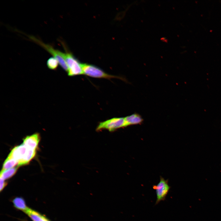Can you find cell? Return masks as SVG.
Instances as JSON below:
<instances>
[{"mask_svg":"<svg viewBox=\"0 0 221 221\" xmlns=\"http://www.w3.org/2000/svg\"><path fill=\"white\" fill-rule=\"evenodd\" d=\"M14 207L17 209L25 212L29 208L26 205L24 200L21 197H16L12 200Z\"/></svg>","mask_w":221,"mask_h":221,"instance_id":"cell-10","label":"cell"},{"mask_svg":"<svg viewBox=\"0 0 221 221\" xmlns=\"http://www.w3.org/2000/svg\"><path fill=\"white\" fill-rule=\"evenodd\" d=\"M126 126L124 118H114L100 122L97 126L96 130L99 131L105 129L112 132Z\"/></svg>","mask_w":221,"mask_h":221,"instance_id":"cell-4","label":"cell"},{"mask_svg":"<svg viewBox=\"0 0 221 221\" xmlns=\"http://www.w3.org/2000/svg\"><path fill=\"white\" fill-rule=\"evenodd\" d=\"M30 40L35 42L46 50L58 61L59 64L65 71L68 72V68L64 58V53L55 49L51 45L46 44L41 41L33 36H29Z\"/></svg>","mask_w":221,"mask_h":221,"instance_id":"cell-2","label":"cell"},{"mask_svg":"<svg viewBox=\"0 0 221 221\" xmlns=\"http://www.w3.org/2000/svg\"><path fill=\"white\" fill-rule=\"evenodd\" d=\"M58 62L57 60L54 57L49 58L47 62V65L50 69L56 70L58 66Z\"/></svg>","mask_w":221,"mask_h":221,"instance_id":"cell-14","label":"cell"},{"mask_svg":"<svg viewBox=\"0 0 221 221\" xmlns=\"http://www.w3.org/2000/svg\"><path fill=\"white\" fill-rule=\"evenodd\" d=\"M153 188L156 193L157 199L155 205H157L165 200L171 187L168 184V180H165L161 176L159 183L156 185H153Z\"/></svg>","mask_w":221,"mask_h":221,"instance_id":"cell-5","label":"cell"},{"mask_svg":"<svg viewBox=\"0 0 221 221\" xmlns=\"http://www.w3.org/2000/svg\"><path fill=\"white\" fill-rule=\"evenodd\" d=\"M61 42L65 51L64 58L68 68V75L72 76L83 74L82 64L68 50L65 44L62 41Z\"/></svg>","mask_w":221,"mask_h":221,"instance_id":"cell-1","label":"cell"},{"mask_svg":"<svg viewBox=\"0 0 221 221\" xmlns=\"http://www.w3.org/2000/svg\"><path fill=\"white\" fill-rule=\"evenodd\" d=\"M28 149L23 144L16 146L11 150L7 157L14 159L19 163L24 158Z\"/></svg>","mask_w":221,"mask_h":221,"instance_id":"cell-6","label":"cell"},{"mask_svg":"<svg viewBox=\"0 0 221 221\" xmlns=\"http://www.w3.org/2000/svg\"><path fill=\"white\" fill-rule=\"evenodd\" d=\"M40 138L38 133H36L25 137L23 144L27 148L36 150L40 141Z\"/></svg>","mask_w":221,"mask_h":221,"instance_id":"cell-7","label":"cell"},{"mask_svg":"<svg viewBox=\"0 0 221 221\" xmlns=\"http://www.w3.org/2000/svg\"><path fill=\"white\" fill-rule=\"evenodd\" d=\"M18 167L17 166L6 170H2L0 173V178L5 180L11 177L16 172Z\"/></svg>","mask_w":221,"mask_h":221,"instance_id":"cell-12","label":"cell"},{"mask_svg":"<svg viewBox=\"0 0 221 221\" xmlns=\"http://www.w3.org/2000/svg\"><path fill=\"white\" fill-rule=\"evenodd\" d=\"M127 126L142 123L143 119L139 114L134 113L124 118Z\"/></svg>","mask_w":221,"mask_h":221,"instance_id":"cell-8","label":"cell"},{"mask_svg":"<svg viewBox=\"0 0 221 221\" xmlns=\"http://www.w3.org/2000/svg\"><path fill=\"white\" fill-rule=\"evenodd\" d=\"M36 150L28 148L27 152L23 159L19 162L18 166H20L27 164L34 157L36 153Z\"/></svg>","mask_w":221,"mask_h":221,"instance_id":"cell-11","label":"cell"},{"mask_svg":"<svg viewBox=\"0 0 221 221\" xmlns=\"http://www.w3.org/2000/svg\"><path fill=\"white\" fill-rule=\"evenodd\" d=\"M18 161L16 160L7 157L3 163L2 170H6L12 168L16 165H18Z\"/></svg>","mask_w":221,"mask_h":221,"instance_id":"cell-13","label":"cell"},{"mask_svg":"<svg viewBox=\"0 0 221 221\" xmlns=\"http://www.w3.org/2000/svg\"><path fill=\"white\" fill-rule=\"evenodd\" d=\"M5 180L3 179L0 178V192H1L2 190H3L7 184L6 183L5 181Z\"/></svg>","mask_w":221,"mask_h":221,"instance_id":"cell-15","label":"cell"},{"mask_svg":"<svg viewBox=\"0 0 221 221\" xmlns=\"http://www.w3.org/2000/svg\"><path fill=\"white\" fill-rule=\"evenodd\" d=\"M82 68L83 74L91 77L108 79L112 78H118L121 79H122L120 77L108 74L101 69L93 65L82 64Z\"/></svg>","mask_w":221,"mask_h":221,"instance_id":"cell-3","label":"cell"},{"mask_svg":"<svg viewBox=\"0 0 221 221\" xmlns=\"http://www.w3.org/2000/svg\"><path fill=\"white\" fill-rule=\"evenodd\" d=\"M25 213L33 221H50L39 213L29 207Z\"/></svg>","mask_w":221,"mask_h":221,"instance_id":"cell-9","label":"cell"}]
</instances>
